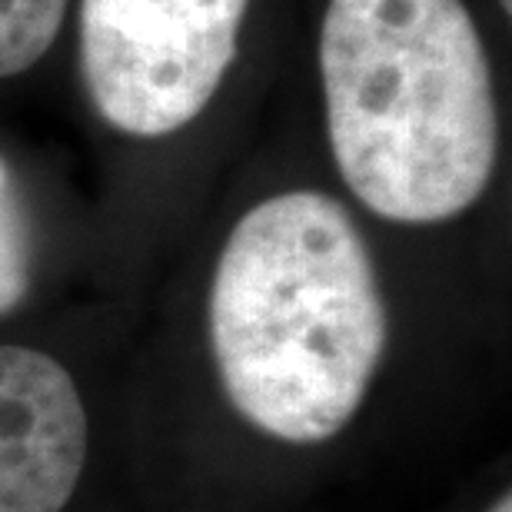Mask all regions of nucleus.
Segmentation results:
<instances>
[{"instance_id": "7", "label": "nucleus", "mask_w": 512, "mask_h": 512, "mask_svg": "<svg viewBox=\"0 0 512 512\" xmlns=\"http://www.w3.org/2000/svg\"><path fill=\"white\" fill-rule=\"evenodd\" d=\"M489 512H512V496L503 493V496H499L496 503H493V509H489Z\"/></svg>"}, {"instance_id": "1", "label": "nucleus", "mask_w": 512, "mask_h": 512, "mask_svg": "<svg viewBox=\"0 0 512 512\" xmlns=\"http://www.w3.org/2000/svg\"><path fill=\"white\" fill-rule=\"evenodd\" d=\"M386 340L373 256L343 203L276 193L233 227L210 286V343L250 426L293 446L343 433Z\"/></svg>"}, {"instance_id": "6", "label": "nucleus", "mask_w": 512, "mask_h": 512, "mask_svg": "<svg viewBox=\"0 0 512 512\" xmlns=\"http://www.w3.org/2000/svg\"><path fill=\"white\" fill-rule=\"evenodd\" d=\"M30 286V233L14 173L0 157V316L27 296Z\"/></svg>"}, {"instance_id": "2", "label": "nucleus", "mask_w": 512, "mask_h": 512, "mask_svg": "<svg viewBox=\"0 0 512 512\" xmlns=\"http://www.w3.org/2000/svg\"><path fill=\"white\" fill-rule=\"evenodd\" d=\"M320 74L336 170L376 217L426 227L486 193L499 114L463 0H330Z\"/></svg>"}, {"instance_id": "4", "label": "nucleus", "mask_w": 512, "mask_h": 512, "mask_svg": "<svg viewBox=\"0 0 512 512\" xmlns=\"http://www.w3.org/2000/svg\"><path fill=\"white\" fill-rule=\"evenodd\" d=\"M87 409L64 366L0 346V512H60L87 463Z\"/></svg>"}, {"instance_id": "3", "label": "nucleus", "mask_w": 512, "mask_h": 512, "mask_svg": "<svg viewBox=\"0 0 512 512\" xmlns=\"http://www.w3.org/2000/svg\"><path fill=\"white\" fill-rule=\"evenodd\" d=\"M250 0H80V70L97 114L167 137L203 114L237 57Z\"/></svg>"}, {"instance_id": "8", "label": "nucleus", "mask_w": 512, "mask_h": 512, "mask_svg": "<svg viewBox=\"0 0 512 512\" xmlns=\"http://www.w3.org/2000/svg\"><path fill=\"white\" fill-rule=\"evenodd\" d=\"M499 4H503V10H506V14H509V10H512V0H499Z\"/></svg>"}, {"instance_id": "5", "label": "nucleus", "mask_w": 512, "mask_h": 512, "mask_svg": "<svg viewBox=\"0 0 512 512\" xmlns=\"http://www.w3.org/2000/svg\"><path fill=\"white\" fill-rule=\"evenodd\" d=\"M70 0H0V77L24 74L64 27Z\"/></svg>"}]
</instances>
